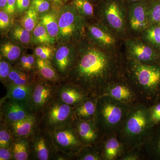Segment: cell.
Listing matches in <instances>:
<instances>
[{
  "instance_id": "ba28073f",
  "label": "cell",
  "mask_w": 160,
  "mask_h": 160,
  "mask_svg": "<svg viewBox=\"0 0 160 160\" xmlns=\"http://www.w3.org/2000/svg\"><path fill=\"white\" fill-rule=\"evenodd\" d=\"M58 152L76 158L84 147L78 138L72 123L50 132Z\"/></svg>"
},
{
  "instance_id": "7c38bea8",
  "label": "cell",
  "mask_w": 160,
  "mask_h": 160,
  "mask_svg": "<svg viewBox=\"0 0 160 160\" xmlns=\"http://www.w3.org/2000/svg\"><path fill=\"white\" fill-rule=\"evenodd\" d=\"M0 109L1 122L6 124L36 115L30 108L29 103L12 99L1 98Z\"/></svg>"
},
{
  "instance_id": "d590c367",
  "label": "cell",
  "mask_w": 160,
  "mask_h": 160,
  "mask_svg": "<svg viewBox=\"0 0 160 160\" xmlns=\"http://www.w3.org/2000/svg\"><path fill=\"white\" fill-rule=\"evenodd\" d=\"M148 15L150 25L160 24V0L149 3Z\"/></svg>"
},
{
  "instance_id": "3957f363",
  "label": "cell",
  "mask_w": 160,
  "mask_h": 160,
  "mask_svg": "<svg viewBox=\"0 0 160 160\" xmlns=\"http://www.w3.org/2000/svg\"><path fill=\"white\" fill-rule=\"evenodd\" d=\"M59 11L58 43L77 42L85 36L86 19L78 13L72 2L65 4Z\"/></svg>"
},
{
  "instance_id": "30bf717a",
  "label": "cell",
  "mask_w": 160,
  "mask_h": 160,
  "mask_svg": "<svg viewBox=\"0 0 160 160\" xmlns=\"http://www.w3.org/2000/svg\"><path fill=\"white\" fill-rule=\"evenodd\" d=\"M132 73L138 85L148 92L156 91L160 86V66L132 61Z\"/></svg>"
},
{
  "instance_id": "681fc988",
  "label": "cell",
  "mask_w": 160,
  "mask_h": 160,
  "mask_svg": "<svg viewBox=\"0 0 160 160\" xmlns=\"http://www.w3.org/2000/svg\"><path fill=\"white\" fill-rule=\"evenodd\" d=\"M100 1H101V0H90V2L92 3L93 5L96 4V3H98V4Z\"/></svg>"
},
{
  "instance_id": "5bb4252c",
  "label": "cell",
  "mask_w": 160,
  "mask_h": 160,
  "mask_svg": "<svg viewBox=\"0 0 160 160\" xmlns=\"http://www.w3.org/2000/svg\"><path fill=\"white\" fill-rule=\"evenodd\" d=\"M127 53L132 61L153 64L159 59V55L152 46L142 40L129 39L126 42Z\"/></svg>"
},
{
  "instance_id": "f907efd6",
  "label": "cell",
  "mask_w": 160,
  "mask_h": 160,
  "mask_svg": "<svg viewBox=\"0 0 160 160\" xmlns=\"http://www.w3.org/2000/svg\"><path fill=\"white\" fill-rule=\"evenodd\" d=\"M158 148H159V150L160 151V140H159V143H158Z\"/></svg>"
},
{
  "instance_id": "ab89813d",
  "label": "cell",
  "mask_w": 160,
  "mask_h": 160,
  "mask_svg": "<svg viewBox=\"0 0 160 160\" xmlns=\"http://www.w3.org/2000/svg\"><path fill=\"white\" fill-rule=\"evenodd\" d=\"M10 20L9 14L4 9L0 11V29L1 31H4L9 28L10 26Z\"/></svg>"
},
{
  "instance_id": "60d3db41",
  "label": "cell",
  "mask_w": 160,
  "mask_h": 160,
  "mask_svg": "<svg viewBox=\"0 0 160 160\" xmlns=\"http://www.w3.org/2000/svg\"><path fill=\"white\" fill-rule=\"evenodd\" d=\"M32 0H17L16 10L20 13H24L31 6Z\"/></svg>"
},
{
  "instance_id": "f1b7e54d",
  "label": "cell",
  "mask_w": 160,
  "mask_h": 160,
  "mask_svg": "<svg viewBox=\"0 0 160 160\" xmlns=\"http://www.w3.org/2000/svg\"><path fill=\"white\" fill-rule=\"evenodd\" d=\"M143 32L147 43L154 49H160V24L150 25Z\"/></svg>"
},
{
  "instance_id": "ffe728a7",
  "label": "cell",
  "mask_w": 160,
  "mask_h": 160,
  "mask_svg": "<svg viewBox=\"0 0 160 160\" xmlns=\"http://www.w3.org/2000/svg\"><path fill=\"white\" fill-rule=\"evenodd\" d=\"M98 98V97L91 98L73 106L74 119L80 120L94 119Z\"/></svg>"
},
{
  "instance_id": "d4e9b609",
  "label": "cell",
  "mask_w": 160,
  "mask_h": 160,
  "mask_svg": "<svg viewBox=\"0 0 160 160\" xmlns=\"http://www.w3.org/2000/svg\"><path fill=\"white\" fill-rule=\"evenodd\" d=\"M11 148L12 160H29L30 146L28 138L14 139Z\"/></svg>"
},
{
  "instance_id": "8992f818",
  "label": "cell",
  "mask_w": 160,
  "mask_h": 160,
  "mask_svg": "<svg viewBox=\"0 0 160 160\" xmlns=\"http://www.w3.org/2000/svg\"><path fill=\"white\" fill-rule=\"evenodd\" d=\"M152 124L150 110L144 106H136L127 113L123 127V136L129 142L139 141Z\"/></svg>"
},
{
  "instance_id": "ac0fdd59",
  "label": "cell",
  "mask_w": 160,
  "mask_h": 160,
  "mask_svg": "<svg viewBox=\"0 0 160 160\" xmlns=\"http://www.w3.org/2000/svg\"><path fill=\"white\" fill-rule=\"evenodd\" d=\"M38 118L36 115L6 124L14 139L28 138L38 127Z\"/></svg>"
},
{
  "instance_id": "e0dca14e",
  "label": "cell",
  "mask_w": 160,
  "mask_h": 160,
  "mask_svg": "<svg viewBox=\"0 0 160 160\" xmlns=\"http://www.w3.org/2000/svg\"><path fill=\"white\" fill-rule=\"evenodd\" d=\"M72 124L83 146H95L100 133L95 126L94 120L74 119Z\"/></svg>"
},
{
  "instance_id": "5b68a950",
  "label": "cell",
  "mask_w": 160,
  "mask_h": 160,
  "mask_svg": "<svg viewBox=\"0 0 160 160\" xmlns=\"http://www.w3.org/2000/svg\"><path fill=\"white\" fill-rule=\"evenodd\" d=\"M98 13L102 23L116 34L122 35L127 29V13L123 0H101Z\"/></svg>"
},
{
  "instance_id": "f35d334b",
  "label": "cell",
  "mask_w": 160,
  "mask_h": 160,
  "mask_svg": "<svg viewBox=\"0 0 160 160\" xmlns=\"http://www.w3.org/2000/svg\"><path fill=\"white\" fill-rule=\"evenodd\" d=\"M76 158L82 160H101L99 155L98 152L93 150L88 149L87 146H84Z\"/></svg>"
},
{
  "instance_id": "816d5d0a",
  "label": "cell",
  "mask_w": 160,
  "mask_h": 160,
  "mask_svg": "<svg viewBox=\"0 0 160 160\" xmlns=\"http://www.w3.org/2000/svg\"><path fill=\"white\" fill-rule=\"evenodd\" d=\"M69 0H65V2H68V1H69Z\"/></svg>"
},
{
  "instance_id": "8fae6325",
  "label": "cell",
  "mask_w": 160,
  "mask_h": 160,
  "mask_svg": "<svg viewBox=\"0 0 160 160\" xmlns=\"http://www.w3.org/2000/svg\"><path fill=\"white\" fill-rule=\"evenodd\" d=\"M76 56V43L59 44L55 51L51 62L63 81L74 67Z\"/></svg>"
},
{
  "instance_id": "9a60e30c",
  "label": "cell",
  "mask_w": 160,
  "mask_h": 160,
  "mask_svg": "<svg viewBox=\"0 0 160 160\" xmlns=\"http://www.w3.org/2000/svg\"><path fill=\"white\" fill-rule=\"evenodd\" d=\"M148 1L131 3L128 7V21L133 31L144 32L149 26Z\"/></svg>"
},
{
  "instance_id": "4316f807",
  "label": "cell",
  "mask_w": 160,
  "mask_h": 160,
  "mask_svg": "<svg viewBox=\"0 0 160 160\" xmlns=\"http://www.w3.org/2000/svg\"><path fill=\"white\" fill-rule=\"evenodd\" d=\"M32 34V42L38 46L45 45L52 46L57 42V40L52 37L46 28L39 22L33 29Z\"/></svg>"
},
{
  "instance_id": "d6986e66",
  "label": "cell",
  "mask_w": 160,
  "mask_h": 160,
  "mask_svg": "<svg viewBox=\"0 0 160 160\" xmlns=\"http://www.w3.org/2000/svg\"><path fill=\"white\" fill-rule=\"evenodd\" d=\"M35 71L40 78L60 84L62 79L56 71L51 61L36 58Z\"/></svg>"
},
{
  "instance_id": "836d02e7",
  "label": "cell",
  "mask_w": 160,
  "mask_h": 160,
  "mask_svg": "<svg viewBox=\"0 0 160 160\" xmlns=\"http://www.w3.org/2000/svg\"><path fill=\"white\" fill-rule=\"evenodd\" d=\"M14 138L8 126L3 122L0 123V148H11Z\"/></svg>"
},
{
  "instance_id": "e575fe53",
  "label": "cell",
  "mask_w": 160,
  "mask_h": 160,
  "mask_svg": "<svg viewBox=\"0 0 160 160\" xmlns=\"http://www.w3.org/2000/svg\"><path fill=\"white\" fill-rule=\"evenodd\" d=\"M55 51L51 46L38 45L35 48L34 54L36 58L51 61Z\"/></svg>"
},
{
  "instance_id": "44dd1931",
  "label": "cell",
  "mask_w": 160,
  "mask_h": 160,
  "mask_svg": "<svg viewBox=\"0 0 160 160\" xmlns=\"http://www.w3.org/2000/svg\"><path fill=\"white\" fill-rule=\"evenodd\" d=\"M36 76V72H27L21 70L16 66H12L6 86L8 84L19 86L32 85L34 82Z\"/></svg>"
},
{
  "instance_id": "9c48e42d",
  "label": "cell",
  "mask_w": 160,
  "mask_h": 160,
  "mask_svg": "<svg viewBox=\"0 0 160 160\" xmlns=\"http://www.w3.org/2000/svg\"><path fill=\"white\" fill-rule=\"evenodd\" d=\"M30 146L29 160H54L58 151L50 132L37 128L28 138Z\"/></svg>"
},
{
  "instance_id": "8d00e7d4",
  "label": "cell",
  "mask_w": 160,
  "mask_h": 160,
  "mask_svg": "<svg viewBox=\"0 0 160 160\" xmlns=\"http://www.w3.org/2000/svg\"><path fill=\"white\" fill-rule=\"evenodd\" d=\"M32 6L39 14H42L51 10L52 3L50 0H32Z\"/></svg>"
},
{
  "instance_id": "f546056e",
  "label": "cell",
  "mask_w": 160,
  "mask_h": 160,
  "mask_svg": "<svg viewBox=\"0 0 160 160\" xmlns=\"http://www.w3.org/2000/svg\"><path fill=\"white\" fill-rule=\"evenodd\" d=\"M38 14L36 10L30 6L21 18L20 24L29 31H33L39 21Z\"/></svg>"
},
{
  "instance_id": "484cf974",
  "label": "cell",
  "mask_w": 160,
  "mask_h": 160,
  "mask_svg": "<svg viewBox=\"0 0 160 160\" xmlns=\"http://www.w3.org/2000/svg\"><path fill=\"white\" fill-rule=\"evenodd\" d=\"M31 32L21 24H16L9 30V37L15 42L28 45L32 42V34Z\"/></svg>"
},
{
  "instance_id": "603a6c76",
  "label": "cell",
  "mask_w": 160,
  "mask_h": 160,
  "mask_svg": "<svg viewBox=\"0 0 160 160\" xmlns=\"http://www.w3.org/2000/svg\"><path fill=\"white\" fill-rule=\"evenodd\" d=\"M32 85L19 86L8 84L6 86L7 90L6 94L2 98L12 99L29 103Z\"/></svg>"
},
{
  "instance_id": "52a82bcc",
  "label": "cell",
  "mask_w": 160,
  "mask_h": 160,
  "mask_svg": "<svg viewBox=\"0 0 160 160\" xmlns=\"http://www.w3.org/2000/svg\"><path fill=\"white\" fill-rule=\"evenodd\" d=\"M59 84L40 78L36 76L32 85L29 104L37 116L57 98Z\"/></svg>"
},
{
  "instance_id": "4dcf8cb0",
  "label": "cell",
  "mask_w": 160,
  "mask_h": 160,
  "mask_svg": "<svg viewBox=\"0 0 160 160\" xmlns=\"http://www.w3.org/2000/svg\"><path fill=\"white\" fill-rule=\"evenodd\" d=\"M121 145L117 139L111 138L106 141L103 149V157L105 159L112 160L117 158L120 152Z\"/></svg>"
},
{
  "instance_id": "7dc6e473",
  "label": "cell",
  "mask_w": 160,
  "mask_h": 160,
  "mask_svg": "<svg viewBox=\"0 0 160 160\" xmlns=\"http://www.w3.org/2000/svg\"><path fill=\"white\" fill-rule=\"evenodd\" d=\"M123 160H137V157H136L135 156H132L131 155L129 156L126 157L125 158H124V159H123Z\"/></svg>"
},
{
  "instance_id": "b9f144b4",
  "label": "cell",
  "mask_w": 160,
  "mask_h": 160,
  "mask_svg": "<svg viewBox=\"0 0 160 160\" xmlns=\"http://www.w3.org/2000/svg\"><path fill=\"white\" fill-rule=\"evenodd\" d=\"M150 119L152 124L160 122V103L155 105L150 110Z\"/></svg>"
},
{
  "instance_id": "c3c4849f",
  "label": "cell",
  "mask_w": 160,
  "mask_h": 160,
  "mask_svg": "<svg viewBox=\"0 0 160 160\" xmlns=\"http://www.w3.org/2000/svg\"><path fill=\"white\" fill-rule=\"evenodd\" d=\"M124 2H127L129 3V4L131 3L137 2H142V1H148V0H123Z\"/></svg>"
},
{
  "instance_id": "74e56055",
  "label": "cell",
  "mask_w": 160,
  "mask_h": 160,
  "mask_svg": "<svg viewBox=\"0 0 160 160\" xmlns=\"http://www.w3.org/2000/svg\"><path fill=\"white\" fill-rule=\"evenodd\" d=\"M12 65L8 61L1 58L0 60V80L5 86L7 85L8 77L11 71Z\"/></svg>"
},
{
  "instance_id": "83f0119b",
  "label": "cell",
  "mask_w": 160,
  "mask_h": 160,
  "mask_svg": "<svg viewBox=\"0 0 160 160\" xmlns=\"http://www.w3.org/2000/svg\"><path fill=\"white\" fill-rule=\"evenodd\" d=\"M109 96L120 102H127L132 98V93L128 87L123 85H115L107 88L106 91Z\"/></svg>"
},
{
  "instance_id": "2e32d148",
  "label": "cell",
  "mask_w": 160,
  "mask_h": 160,
  "mask_svg": "<svg viewBox=\"0 0 160 160\" xmlns=\"http://www.w3.org/2000/svg\"><path fill=\"white\" fill-rule=\"evenodd\" d=\"M92 98L93 97L79 86L67 82H62L58 88V98L70 106H77Z\"/></svg>"
},
{
  "instance_id": "277c9868",
  "label": "cell",
  "mask_w": 160,
  "mask_h": 160,
  "mask_svg": "<svg viewBox=\"0 0 160 160\" xmlns=\"http://www.w3.org/2000/svg\"><path fill=\"white\" fill-rule=\"evenodd\" d=\"M38 118V129L52 132L72 122L74 119L73 106L57 98L43 109Z\"/></svg>"
},
{
  "instance_id": "ee69618b",
  "label": "cell",
  "mask_w": 160,
  "mask_h": 160,
  "mask_svg": "<svg viewBox=\"0 0 160 160\" xmlns=\"http://www.w3.org/2000/svg\"><path fill=\"white\" fill-rule=\"evenodd\" d=\"M17 0H8L6 8L4 9L9 15L14 14L16 10Z\"/></svg>"
},
{
  "instance_id": "7a4b0ae2",
  "label": "cell",
  "mask_w": 160,
  "mask_h": 160,
  "mask_svg": "<svg viewBox=\"0 0 160 160\" xmlns=\"http://www.w3.org/2000/svg\"><path fill=\"white\" fill-rule=\"evenodd\" d=\"M127 112V106L123 102L107 94L98 97L93 120L99 133L116 128L125 119Z\"/></svg>"
},
{
  "instance_id": "1f68e13d",
  "label": "cell",
  "mask_w": 160,
  "mask_h": 160,
  "mask_svg": "<svg viewBox=\"0 0 160 160\" xmlns=\"http://www.w3.org/2000/svg\"><path fill=\"white\" fill-rule=\"evenodd\" d=\"M71 2L78 13L86 19L94 16V7L90 0H72Z\"/></svg>"
},
{
  "instance_id": "4fadbf2b",
  "label": "cell",
  "mask_w": 160,
  "mask_h": 160,
  "mask_svg": "<svg viewBox=\"0 0 160 160\" xmlns=\"http://www.w3.org/2000/svg\"><path fill=\"white\" fill-rule=\"evenodd\" d=\"M115 33L102 22L86 23L85 35L96 45L107 51H112L116 47Z\"/></svg>"
},
{
  "instance_id": "d6a6232c",
  "label": "cell",
  "mask_w": 160,
  "mask_h": 160,
  "mask_svg": "<svg viewBox=\"0 0 160 160\" xmlns=\"http://www.w3.org/2000/svg\"><path fill=\"white\" fill-rule=\"evenodd\" d=\"M36 57L34 54H22L15 66L27 72L35 71Z\"/></svg>"
},
{
  "instance_id": "6da1fadb",
  "label": "cell",
  "mask_w": 160,
  "mask_h": 160,
  "mask_svg": "<svg viewBox=\"0 0 160 160\" xmlns=\"http://www.w3.org/2000/svg\"><path fill=\"white\" fill-rule=\"evenodd\" d=\"M84 37L76 43L74 67L63 82L79 86L93 97H98L108 88L116 63L111 52L102 49Z\"/></svg>"
},
{
  "instance_id": "7402d4cb",
  "label": "cell",
  "mask_w": 160,
  "mask_h": 160,
  "mask_svg": "<svg viewBox=\"0 0 160 160\" xmlns=\"http://www.w3.org/2000/svg\"><path fill=\"white\" fill-rule=\"evenodd\" d=\"M58 10L52 9L46 13L41 15L39 21L46 28L49 34L57 41L59 32Z\"/></svg>"
},
{
  "instance_id": "7bdbcfd3",
  "label": "cell",
  "mask_w": 160,
  "mask_h": 160,
  "mask_svg": "<svg viewBox=\"0 0 160 160\" xmlns=\"http://www.w3.org/2000/svg\"><path fill=\"white\" fill-rule=\"evenodd\" d=\"M12 160L11 148H0V160Z\"/></svg>"
},
{
  "instance_id": "cb8c5ba5",
  "label": "cell",
  "mask_w": 160,
  "mask_h": 160,
  "mask_svg": "<svg viewBox=\"0 0 160 160\" xmlns=\"http://www.w3.org/2000/svg\"><path fill=\"white\" fill-rule=\"evenodd\" d=\"M22 53V47L18 43L13 41H7L1 44V58L11 64L17 62Z\"/></svg>"
},
{
  "instance_id": "f6af8a7d",
  "label": "cell",
  "mask_w": 160,
  "mask_h": 160,
  "mask_svg": "<svg viewBox=\"0 0 160 160\" xmlns=\"http://www.w3.org/2000/svg\"><path fill=\"white\" fill-rule=\"evenodd\" d=\"M52 5V9L56 10H60L65 4H66L65 0H50Z\"/></svg>"
},
{
  "instance_id": "bcb514c9",
  "label": "cell",
  "mask_w": 160,
  "mask_h": 160,
  "mask_svg": "<svg viewBox=\"0 0 160 160\" xmlns=\"http://www.w3.org/2000/svg\"><path fill=\"white\" fill-rule=\"evenodd\" d=\"M8 0H0V8L1 9H4L7 5Z\"/></svg>"
}]
</instances>
